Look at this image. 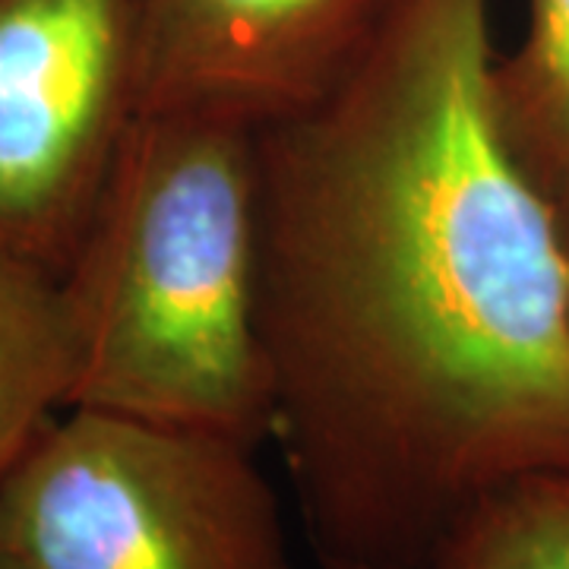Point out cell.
<instances>
[{"mask_svg": "<svg viewBox=\"0 0 569 569\" xmlns=\"http://www.w3.org/2000/svg\"><path fill=\"white\" fill-rule=\"evenodd\" d=\"M490 0H387L257 133L276 430L323 569H430L493 490L569 475V228L493 111Z\"/></svg>", "mask_w": 569, "mask_h": 569, "instance_id": "obj_1", "label": "cell"}, {"mask_svg": "<svg viewBox=\"0 0 569 569\" xmlns=\"http://www.w3.org/2000/svg\"><path fill=\"white\" fill-rule=\"evenodd\" d=\"M70 406L260 449L276 430L257 295V133L146 114L61 272Z\"/></svg>", "mask_w": 569, "mask_h": 569, "instance_id": "obj_2", "label": "cell"}, {"mask_svg": "<svg viewBox=\"0 0 569 569\" xmlns=\"http://www.w3.org/2000/svg\"><path fill=\"white\" fill-rule=\"evenodd\" d=\"M0 569H295L234 440L104 408L54 415L0 478Z\"/></svg>", "mask_w": 569, "mask_h": 569, "instance_id": "obj_3", "label": "cell"}, {"mask_svg": "<svg viewBox=\"0 0 569 569\" xmlns=\"http://www.w3.org/2000/svg\"><path fill=\"white\" fill-rule=\"evenodd\" d=\"M140 121V0H0V247L63 272Z\"/></svg>", "mask_w": 569, "mask_h": 569, "instance_id": "obj_4", "label": "cell"}, {"mask_svg": "<svg viewBox=\"0 0 569 569\" xmlns=\"http://www.w3.org/2000/svg\"><path fill=\"white\" fill-rule=\"evenodd\" d=\"M387 0H140L142 118L269 130L358 63Z\"/></svg>", "mask_w": 569, "mask_h": 569, "instance_id": "obj_5", "label": "cell"}, {"mask_svg": "<svg viewBox=\"0 0 569 569\" xmlns=\"http://www.w3.org/2000/svg\"><path fill=\"white\" fill-rule=\"evenodd\" d=\"M73 396L61 272L0 247V478Z\"/></svg>", "mask_w": 569, "mask_h": 569, "instance_id": "obj_6", "label": "cell"}, {"mask_svg": "<svg viewBox=\"0 0 569 569\" xmlns=\"http://www.w3.org/2000/svg\"><path fill=\"white\" fill-rule=\"evenodd\" d=\"M490 86L512 156L569 216V0H526L522 41L497 54Z\"/></svg>", "mask_w": 569, "mask_h": 569, "instance_id": "obj_7", "label": "cell"}, {"mask_svg": "<svg viewBox=\"0 0 569 569\" xmlns=\"http://www.w3.org/2000/svg\"><path fill=\"white\" fill-rule=\"evenodd\" d=\"M430 569H569V475L493 490L452 529Z\"/></svg>", "mask_w": 569, "mask_h": 569, "instance_id": "obj_8", "label": "cell"}, {"mask_svg": "<svg viewBox=\"0 0 569 569\" xmlns=\"http://www.w3.org/2000/svg\"><path fill=\"white\" fill-rule=\"evenodd\" d=\"M567 228H569V216H567Z\"/></svg>", "mask_w": 569, "mask_h": 569, "instance_id": "obj_9", "label": "cell"}]
</instances>
